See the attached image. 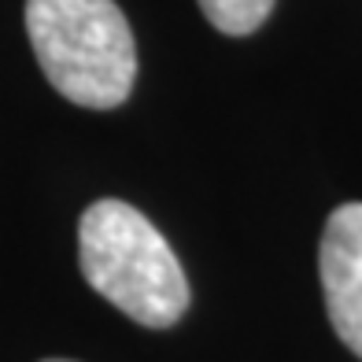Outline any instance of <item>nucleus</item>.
<instances>
[{
  "label": "nucleus",
  "instance_id": "4",
  "mask_svg": "<svg viewBox=\"0 0 362 362\" xmlns=\"http://www.w3.org/2000/svg\"><path fill=\"white\" fill-rule=\"evenodd\" d=\"M207 23L229 37H244L267 23L274 0H200Z\"/></svg>",
  "mask_w": 362,
  "mask_h": 362
},
{
  "label": "nucleus",
  "instance_id": "5",
  "mask_svg": "<svg viewBox=\"0 0 362 362\" xmlns=\"http://www.w3.org/2000/svg\"><path fill=\"white\" fill-rule=\"evenodd\" d=\"M45 362H71V358H45Z\"/></svg>",
  "mask_w": 362,
  "mask_h": 362
},
{
  "label": "nucleus",
  "instance_id": "1",
  "mask_svg": "<svg viewBox=\"0 0 362 362\" xmlns=\"http://www.w3.org/2000/svg\"><path fill=\"white\" fill-rule=\"evenodd\" d=\"M78 267L93 292L148 329L189 310V277L167 237L126 200H96L78 222Z\"/></svg>",
  "mask_w": 362,
  "mask_h": 362
},
{
  "label": "nucleus",
  "instance_id": "3",
  "mask_svg": "<svg viewBox=\"0 0 362 362\" xmlns=\"http://www.w3.org/2000/svg\"><path fill=\"white\" fill-rule=\"evenodd\" d=\"M318 274L329 325L362 358V200L329 215L318 248Z\"/></svg>",
  "mask_w": 362,
  "mask_h": 362
},
{
  "label": "nucleus",
  "instance_id": "2",
  "mask_svg": "<svg viewBox=\"0 0 362 362\" xmlns=\"http://www.w3.org/2000/svg\"><path fill=\"white\" fill-rule=\"evenodd\" d=\"M26 34L45 78L78 107H119L137 78V45L115 0H26Z\"/></svg>",
  "mask_w": 362,
  "mask_h": 362
}]
</instances>
